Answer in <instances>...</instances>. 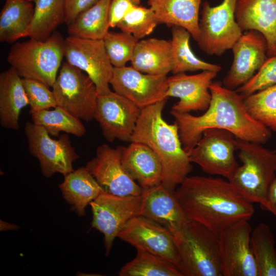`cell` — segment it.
Here are the masks:
<instances>
[{
	"label": "cell",
	"mask_w": 276,
	"mask_h": 276,
	"mask_svg": "<svg viewBox=\"0 0 276 276\" xmlns=\"http://www.w3.org/2000/svg\"><path fill=\"white\" fill-rule=\"evenodd\" d=\"M165 99L141 109L131 142L144 143L159 157L163 168L162 183L174 192L192 170L188 153L182 146L177 124L163 117Z\"/></svg>",
	"instance_id": "3"
},
{
	"label": "cell",
	"mask_w": 276,
	"mask_h": 276,
	"mask_svg": "<svg viewBox=\"0 0 276 276\" xmlns=\"http://www.w3.org/2000/svg\"><path fill=\"white\" fill-rule=\"evenodd\" d=\"M121 161L128 174L143 189L162 183L160 160L147 145L131 142L127 147L122 146Z\"/></svg>",
	"instance_id": "22"
},
{
	"label": "cell",
	"mask_w": 276,
	"mask_h": 276,
	"mask_svg": "<svg viewBox=\"0 0 276 276\" xmlns=\"http://www.w3.org/2000/svg\"><path fill=\"white\" fill-rule=\"evenodd\" d=\"M234 58L223 79V85L236 90L247 82L262 66L267 56V44L259 32L248 30L232 48Z\"/></svg>",
	"instance_id": "18"
},
{
	"label": "cell",
	"mask_w": 276,
	"mask_h": 276,
	"mask_svg": "<svg viewBox=\"0 0 276 276\" xmlns=\"http://www.w3.org/2000/svg\"><path fill=\"white\" fill-rule=\"evenodd\" d=\"M89 204L91 226L103 234L105 255L108 256L122 228L132 218L141 215L142 195L121 196L104 191Z\"/></svg>",
	"instance_id": "9"
},
{
	"label": "cell",
	"mask_w": 276,
	"mask_h": 276,
	"mask_svg": "<svg viewBox=\"0 0 276 276\" xmlns=\"http://www.w3.org/2000/svg\"><path fill=\"white\" fill-rule=\"evenodd\" d=\"M235 18L242 31L264 37L268 57L276 55V0H237Z\"/></svg>",
	"instance_id": "20"
},
{
	"label": "cell",
	"mask_w": 276,
	"mask_h": 276,
	"mask_svg": "<svg viewBox=\"0 0 276 276\" xmlns=\"http://www.w3.org/2000/svg\"><path fill=\"white\" fill-rule=\"evenodd\" d=\"M34 13L28 37L47 40L56 28L65 23V0H33Z\"/></svg>",
	"instance_id": "30"
},
{
	"label": "cell",
	"mask_w": 276,
	"mask_h": 276,
	"mask_svg": "<svg viewBox=\"0 0 276 276\" xmlns=\"http://www.w3.org/2000/svg\"><path fill=\"white\" fill-rule=\"evenodd\" d=\"M29 105L22 78L11 67L0 74V123L5 128L17 130L21 110Z\"/></svg>",
	"instance_id": "23"
},
{
	"label": "cell",
	"mask_w": 276,
	"mask_h": 276,
	"mask_svg": "<svg viewBox=\"0 0 276 276\" xmlns=\"http://www.w3.org/2000/svg\"><path fill=\"white\" fill-rule=\"evenodd\" d=\"M118 238L134 246L161 256L178 268V255L174 237L165 226L141 215L130 219Z\"/></svg>",
	"instance_id": "17"
},
{
	"label": "cell",
	"mask_w": 276,
	"mask_h": 276,
	"mask_svg": "<svg viewBox=\"0 0 276 276\" xmlns=\"http://www.w3.org/2000/svg\"><path fill=\"white\" fill-rule=\"evenodd\" d=\"M141 0H111L109 9L110 27H116L129 11L132 7L139 6Z\"/></svg>",
	"instance_id": "39"
},
{
	"label": "cell",
	"mask_w": 276,
	"mask_h": 276,
	"mask_svg": "<svg viewBox=\"0 0 276 276\" xmlns=\"http://www.w3.org/2000/svg\"><path fill=\"white\" fill-rule=\"evenodd\" d=\"M217 73L214 71H203L194 75L182 73L168 77L166 97L179 99L171 110L178 113L205 111L211 100L210 86Z\"/></svg>",
	"instance_id": "19"
},
{
	"label": "cell",
	"mask_w": 276,
	"mask_h": 276,
	"mask_svg": "<svg viewBox=\"0 0 276 276\" xmlns=\"http://www.w3.org/2000/svg\"><path fill=\"white\" fill-rule=\"evenodd\" d=\"M190 33L185 29L173 26L172 29L171 54L173 74L197 71H211L217 73L221 66L205 62L198 58L190 45Z\"/></svg>",
	"instance_id": "29"
},
{
	"label": "cell",
	"mask_w": 276,
	"mask_h": 276,
	"mask_svg": "<svg viewBox=\"0 0 276 276\" xmlns=\"http://www.w3.org/2000/svg\"><path fill=\"white\" fill-rule=\"evenodd\" d=\"M33 0H6L0 13V41L8 43L28 37L32 20Z\"/></svg>",
	"instance_id": "27"
},
{
	"label": "cell",
	"mask_w": 276,
	"mask_h": 276,
	"mask_svg": "<svg viewBox=\"0 0 276 276\" xmlns=\"http://www.w3.org/2000/svg\"><path fill=\"white\" fill-rule=\"evenodd\" d=\"M122 146H99L86 168L105 192L121 196L142 195L143 189L128 174L122 161Z\"/></svg>",
	"instance_id": "15"
},
{
	"label": "cell",
	"mask_w": 276,
	"mask_h": 276,
	"mask_svg": "<svg viewBox=\"0 0 276 276\" xmlns=\"http://www.w3.org/2000/svg\"><path fill=\"white\" fill-rule=\"evenodd\" d=\"M261 206L270 212L276 218V177L270 186L265 201Z\"/></svg>",
	"instance_id": "41"
},
{
	"label": "cell",
	"mask_w": 276,
	"mask_h": 276,
	"mask_svg": "<svg viewBox=\"0 0 276 276\" xmlns=\"http://www.w3.org/2000/svg\"><path fill=\"white\" fill-rule=\"evenodd\" d=\"M104 47L114 67H122L130 61L139 39L131 34L109 32L103 39Z\"/></svg>",
	"instance_id": "36"
},
{
	"label": "cell",
	"mask_w": 276,
	"mask_h": 276,
	"mask_svg": "<svg viewBox=\"0 0 276 276\" xmlns=\"http://www.w3.org/2000/svg\"><path fill=\"white\" fill-rule=\"evenodd\" d=\"M98 0H65V23L68 25Z\"/></svg>",
	"instance_id": "40"
},
{
	"label": "cell",
	"mask_w": 276,
	"mask_h": 276,
	"mask_svg": "<svg viewBox=\"0 0 276 276\" xmlns=\"http://www.w3.org/2000/svg\"><path fill=\"white\" fill-rule=\"evenodd\" d=\"M237 150L236 137L232 133L213 128L204 131L188 153L191 162L204 172L228 179L239 166L235 155Z\"/></svg>",
	"instance_id": "10"
},
{
	"label": "cell",
	"mask_w": 276,
	"mask_h": 276,
	"mask_svg": "<svg viewBox=\"0 0 276 276\" xmlns=\"http://www.w3.org/2000/svg\"><path fill=\"white\" fill-rule=\"evenodd\" d=\"M54 108L30 112L32 122L55 137L58 136L60 132L78 137L85 134L86 129L80 119L59 106Z\"/></svg>",
	"instance_id": "33"
},
{
	"label": "cell",
	"mask_w": 276,
	"mask_h": 276,
	"mask_svg": "<svg viewBox=\"0 0 276 276\" xmlns=\"http://www.w3.org/2000/svg\"><path fill=\"white\" fill-rule=\"evenodd\" d=\"M210 90L211 102L202 114L196 116L190 113L170 111L186 152L193 149L203 132L209 129L226 130L238 139L262 145L271 138L272 131L248 112L244 96L218 82H212Z\"/></svg>",
	"instance_id": "1"
},
{
	"label": "cell",
	"mask_w": 276,
	"mask_h": 276,
	"mask_svg": "<svg viewBox=\"0 0 276 276\" xmlns=\"http://www.w3.org/2000/svg\"><path fill=\"white\" fill-rule=\"evenodd\" d=\"M141 109L123 96L111 91L98 95L95 119L110 143L117 139L130 142Z\"/></svg>",
	"instance_id": "14"
},
{
	"label": "cell",
	"mask_w": 276,
	"mask_h": 276,
	"mask_svg": "<svg viewBox=\"0 0 276 276\" xmlns=\"http://www.w3.org/2000/svg\"><path fill=\"white\" fill-rule=\"evenodd\" d=\"M250 245L259 276H276L275 240L268 225L260 223L252 229Z\"/></svg>",
	"instance_id": "32"
},
{
	"label": "cell",
	"mask_w": 276,
	"mask_h": 276,
	"mask_svg": "<svg viewBox=\"0 0 276 276\" xmlns=\"http://www.w3.org/2000/svg\"><path fill=\"white\" fill-rule=\"evenodd\" d=\"M135 257L120 270V276H183L177 267L165 258L136 249Z\"/></svg>",
	"instance_id": "31"
},
{
	"label": "cell",
	"mask_w": 276,
	"mask_h": 276,
	"mask_svg": "<svg viewBox=\"0 0 276 276\" xmlns=\"http://www.w3.org/2000/svg\"><path fill=\"white\" fill-rule=\"evenodd\" d=\"M173 236L183 276H222L218 234L188 219Z\"/></svg>",
	"instance_id": "4"
},
{
	"label": "cell",
	"mask_w": 276,
	"mask_h": 276,
	"mask_svg": "<svg viewBox=\"0 0 276 276\" xmlns=\"http://www.w3.org/2000/svg\"><path fill=\"white\" fill-rule=\"evenodd\" d=\"M174 193L188 219L218 235L238 221L249 220L255 213L252 203L227 179L188 176Z\"/></svg>",
	"instance_id": "2"
},
{
	"label": "cell",
	"mask_w": 276,
	"mask_h": 276,
	"mask_svg": "<svg viewBox=\"0 0 276 276\" xmlns=\"http://www.w3.org/2000/svg\"><path fill=\"white\" fill-rule=\"evenodd\" d=\"M249 220L238 221L219 234L222 276H259L251 245Z\"/></svg>",
	"instance_id": "13"
},
{
	"label": "cell",
	"mask_w": 276,
	"mask_h": 276,
	"mask_svg": "<svg viewBox=\"0 0 276 276\" xmlns=\"http://www.w3.org/2000/svg\"><path fill=\"white\" fill-rule=\"evenodd\" d=\"M167 76L143 73L132 66L114 67L110 82L114 91L141 109L167 99Z\"/></svg>",
	"instance_id": "16"
},
{
	"label": "cell",
	"mask_w": 276,
	"mask_h": 276,
	"mask_svg": "<svg viewBox=\"0 0 276 276\" xmlns=\"http://www.w3.org/2000/svg\"><path fill=\"white\" fill-rule=\"evenodd\" d=\"M64 57L71 65L85 73L95 84L99 95L110 93L114 67L107 54L103 40L69 36L65 40Z\"/></svg>",
	"instance_id": "12"
},
{
	"label": "cell",
	"mask_w": 276,
	"mask_h": 276,
	"mask_svg": "<svg viewBox=\"0 0 276 276\" xmlns=\"http://www.w3.org/2000/svg\"><path fill=\"white\" fill-rule=\"evenodd\" d=\"M276 84V55L268 57L254 76L236 90L247 97Z\"/></svg>",
	"instance_id": "37"
},
{
	"label": "cell",
	"mask_w": 276,
	"mask_h": 276,
	"mask_svg": "<svg viewBox=\"0 0 276 276\" xmlns=\"http://www.w3.org/2000/svg\"><path fill=\"white\" fill-rule=\"evenodd\" d=\"M27 96L30 112L55 108L57 106L53 91L43 83L31 79L22 78Z\"/></svg>",
	"instance_id": "38"
},
{
	"label": "cell",
	"mask_w": 276,
	"mask_h": 276,
	"mask_svg": "<svg viewBox=\"0 0 276 276\" xmlns=\"http://www.w3.org/2000/svg\"><path fill=\"white\" fill-rule=\"evenodd\" d=\"M110 2L111 0H98L94 5L79 14L67 25L69 36L103 40L109 32Z\"/></svg>",
	"instance_id": "28"
},
{
	"label": "cell",
	"mask_w": 276,
	"mask_h": 276,
	"mask_svg": "<svg viewBox=\"0 0 276 276\" xmlns=\"http://www.w3.org/2000/svg\"><path fill=\"white\" fill-rule=\"evenodd\" d=\"M19 228V226L15 225L6 222L4 221L1 220V231L6 230H14Z\"/></svg>",
	"instance_id": "42"
},
{
	"label": "cell",
	"mask_w": 276,
	"mask_h": 276,
	"mask_svg": "<svg viewBox=\"0 0 276 276\" xmlns=\"http://www.w3.org/2000/svg\"><path fill=\"white\" fill-rule=\"evenodd\" d=\"M130 62L143 73L167 76L172 70L171 40L151 38L139 41Z\"/></svg>",
	"instance_id": "26"
},
{
	"label": "cell",
	"mask_w": 276,
	"mask_h": 276,
	"mask_svg": "<svg viewBox=\"0 0 276 276\" xmlns=\"http://www.w3.org/2000/svg\"><path fill=\"white\" fill-rule=\"evenodd\" d=\"M174 192L162 183L143 189L141 215L165 226L172 235L188 219Z\"/></svg>",
	"instance_id": "21"
},
{
	"label": "cell",
	"mask_w": 276,
	"mask_h": 276,
	"mask_svg": "<svg viewBox=\"0 0 276 276\" xmlns=\"http://www.w3.org/2000/svg\"><path fill=\"white\" fill-rule=\"evenodd\" d=\"M244 102L253 118L276 132V84L245 97Z\"/></svg>",
	"instance_id": "34"
},
{
	"label": "cell",
	"mask_w": 276,
	"mask_h": 276,
	"mask_svg": "<svg viewBox=\"0 0 276 276\" xmlns=\"http://www.w3.org/2000/svg\"><path fill=\"white\" fill-rule=\"evenodd\" d=\"M25 132L29 150L38 160L44 177H50L56 173L65 175L74 170L73 164L79 156L67 133L54 140L44 128L30 122H26Z\"/></svg>",
	"instance_id": "11"
},
{
	"label": "cell",
	"mask_w": 276,
	"mask_h": 276,
	"mask_svg": "<svg viewBox=\"0 0 276 276\" xmlns=\"http://www.w3.org/2000/svg\"><path fill=\"white\" fill-rule=\"evenodd\" d=\"M157 24L156 15L150 7L136 6L129 11L116 27L139 40L151 34Z\"/></svg>",
	"instance_id": "35"
},
{
	"label": "cell",
	"mask_w": 276,
	"mask_h": 276,
	"mask_svg": "<svg viewBox=\"0 0 276 276\" xmlns=\"http://www.w3.org/2000/svg\"><path fill=\"white\" fill-rule=\"evenodd\" d=\"M52 87L57 106L87 122L95 119L99 94L95 84L83 71L64 62Z\"/></svg>",
	"instance_id": "8"
},
{
	"label": "cell",
	"mask_w": 276,
	"mask_h": 276,
	"mask_svg": "<svg viewBox=\"0 0 276 276\" xmlns=\"http://www.w3.org/2000/svg\"><path fill=\"white\" fill-rule=\"evenodd\" d=\"M14 43L7 61L20 77L52 87L65 53V40L55 31L45 40L34 38Z\"/></svg>",
	"instance_id": "5"
},
{
	"label": "cell",
	"mask_w": 276,
	"mask_h": 276,
	"mask_svg": "<svg viewBox=\"0 0 276 276\" xmlns=\"http://www.w3.org/2000/svg\"><path fill=\"white\" fill-rule=\"evenodd\" d=\"M237 0H223L216 6L202 4L199 21V48L209 55L221 56L233 46L242 34L235 18Z\"/></svg>",
	"instance_id": "7"
},
{
	"label": "cell",
	"mask_w": 276,
	"mask_h": 276,
	"mask_svg": "<svg viewBox=\"0 0 276 276\" xmlns=\"http://www.w3.org/2000/svg\"><path fill=\"white\" fill-rule=\"evenodd\" d=\"M59 187L71 210L79 217L85 216L86 206L104 191L86 167L64 175Z\"/></svg>",
	"instance_id": "25"
},
{
	"label": "cell",
	"mask_w": 276,
	"mask_h": 276,
	"mask_svg": "<svg viewBox=\"0 0 276 276\" xmlns=\"http://www.w3.org/2000/svg\"><path fill=\"white\" fill-rule=\"evenodd\" d=\"M201 0H148L158 24L187 30L196 41L199 36V13Z\"/></svg>",
	"instance_id": "24"
},
{
	"label": "cell",
	"mask_w": 276,
	"mask_h": 276,
	"mask_svg": "<svg viewBox=\"0 0 276 276\" xmlns=\"http://www.w3.org/2000/svg\"><path fill=\"white\" fill-rule=\"evenodd\" d=\"M236 146L242 165L227 180L249 201L261 205L276 177V152L237 137Z\"/></svg>",
	"instance_id": "6"
}]
</instances>
